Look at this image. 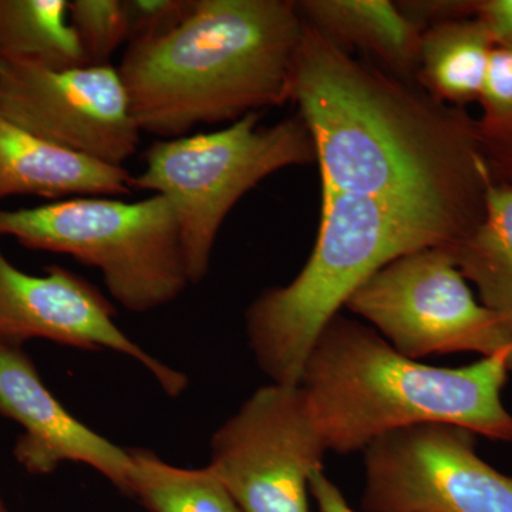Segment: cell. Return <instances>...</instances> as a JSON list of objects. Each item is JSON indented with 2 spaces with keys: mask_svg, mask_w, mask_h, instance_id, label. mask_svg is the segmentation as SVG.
Wrapping results in <instances>:
<instances>
[{
  "mask_svg": "<svg viewBox=\"0 0 512 512\" xmlns=\"http://www.w3.org/2000/svg\"><path fill=\"white\" fill-rule=\"evenodd\" d=\"M296 6L309 26L345 52L360 50L407 82L417 72L424 29L402 6L390 0H303Z\"/></svg>",
  "mask_w": 512,
  "mask_h": 512,
  "instance_id": "14",
  "label": "cell"
},
{
  "mask_svg": "<svg viewBox=\"0 0 512 512\" xmlns=\"http://www.w3.org/2000/svg\"><path fill=\"white\" fill-rule=\"evenodd\" d=\"M0 62L89 66L70 25L69 0H0Z\"/></svg>",
  "mask_w": 512,
  "mask_h": 512,
  "instance_id": "17",
  "label": "cell"
},
{
  "mask_svg": "<svg viewBox=\"0 0 512 512\" xmlns=\"http://www.w3.org/2000/svg\"><path fill=\"white\" fill-rule=\"evenodd\" d=\"M480 99L495 126L512 121V46L495 43L488 57Z\"/></svg>",
  "mask_w": 512,
  "mask_h": 512,
  "instance_id": "21",
  "label": "cell"
},
{
  "mask_svg": "<svg viewBox=\"0 0 512 512\" xmlns=\"http://www.w3.org/2000/svg\"><path fill=\"white\" fill-rule=\"evenodd\" d=\"M0 512H10L6 507L5 501H3L2 495H0Z\"/></svg>",
  "mask_w": 512,
  "mask_h": 512,
  "instance_id": "24",
  "label": "cell"
},
{
  "mask_svg": "<svg viewBox=\"0 0 512 512\" xmlns=\"http://www.w3.org/2000/svg\"><path fill=\"white\" fill-rule=\"evenodd\" d=\"M133 460L128 495L151 512H242L210 466L183 468L148 450H130Z\"/></svg>",
  "mask_w": 512,
  "mask_h": 512,
  "instance_id": "18",
  "label": "cell"
},
{
  "mask_svg": "<svg viewBox=\"0 0 512 512\" xmlns=\"http://www.w3.org/2000/svg\"><path fill=\"white\" fill-rule=\"evenodd\" d=\"M476 433L420 423L365 448L366 512H512V477L476 453Z\"/></svg>",
  "mask_w": 512,
  "mask_h": 512,
  "instance_id": "9",
  "label": "cell"
},
{
  "mask_svg": "<svg viewBox=\"0 0 512 512\" xmlns=\"http://www.w3.org/2000/svg\"><path fill=\"white\" fill-rule=\"evenodd\" d=\"M303 29L292 0H195L167 36L127 45L119 72L141 133L184 137L282 106Z\"/></svg>",
  "mask_w": 512,
  "mask_h": 512,
  "instance_id": "2",
  "label": "cell"
},
{
  "mask_svg": "<svg viewBox=\"0 0 512 512\" xmlns=\"http://www.w3.org/2000/svg\"><path fill=\"white\" fill-rule=\"evenodd\" d=\"M69 20L90 66L110 64V57L127 43L123 0H69Z\"/></svg>",
  "mask_w": 512,
  "mask_h": 512,
  "instance_id": "19",
  "label": "cell"
},
{
  "mask_svg": "<svg viewBox=\"0 0 512 512\" xmlns=\"http://www.w3.org/2000/svg\"><path fill=\"white\" fill-rule=\"evenodd\" d=\"M309 493L315 498L319 512H353L342 491L325 476L323 470L312 474L309 480Z\"/></svg>",
  "mask_w": 512,
  "mask_h": 512,
  "instance_id": "23",
  "label": "cell"
},
{
  "mask_svg": "<svg viewBox=\"0 0 512 512\" xmlns=\"http://www.w3.org/2000/svg\"><path fill=\"white\" fill-rule=\"evenodd\" d=\"M291 100L311 131L322 192L417 205L470 227L481 220L491 173L464 111L360 62L306 22Z\"/></svg>",
  "mask_w": 512,
  "mask_h": 512,
  "instance_id": "1",
  "label": "cell"
},
{
  "mask_svg": "<svg viewBox=\"0 0 512 512\" xmlns=\"http://www.w3.org/2000/svg\"><path fill=\"white\" fill-rule=\"evenodd\" d=\"M0 414L23 429L13 456L32 476H49L62 463H82L99 471L128 495L133 460L72 416L43 383L22 346L0 340Z\"/></svg>",
  "mask_w": 512,
  "mask_h": 512,
  "instance_id": "12",
  "label": "cell"
},
{
  "mask_svg": "<svg viewBox=\"0 0 512 512\" xmlns=\"http://www.w3.org/2000/svg\"><path fill=\"white\" fill-rule=\"evenodd\" d=\"M0 116L49 143L123 167L141 130L119 67L0 62Z\"/></svg>",
  "mask_w": 512,
  "mask_h": 512,
  "instance_id": "10",
  "label": "cell"
},
{
  "mask_svg": "<svg viewBox=\"0 0 512 512\" xmlns=\"http://www.w3.org/2000/svg\"><path fill=\"white\" fill-rule=\"evenodd\" d=\"M512 356L436 367L402 355L375 329L336 315L303 366L301 387L328 450L357 453L383 434L420 423H448L512 441L503 390Z\"/></svg>",
  "mask_w": 512,
  "mask_h": 512,
  "instance_id": "3",
  "label": "cell"
},
{
  "mask_svg": "<svg viewBox=\"0 0 512 512\" xmlns=\"http://www.w3.org/2000/svg\"><path fill=\"white\" fill-rule=\"evenodd\" d=\"M478 9L495 43L512 46V0H491Z\"/></svg>",
  "mask_w": 512,
  "mask_h": 512,
  "instance_id": "22",
  "label": "cell"
},
{
  "mask_svg": "<svg viewBox=\"0 0 512 512\" xmlns=\"http://www.w3.org/2000/svg\"><path fill=\"white\" fill-rule=\"evenodd\" d=\"M72 256L103 276L127 311L146 313L175 301L187 285L180 229L170 201L76 197L36 208L0 210V237Z\"/></svg>",
  "mask_w": 512,
  "mask_h": 512,
  "instance_id": "6",
  "label": "cell"
},
{
  "mask_svg": "<svg viewBox=\"0 0 512 512\" xmlns=\"http://www.w3.org/2000/svg\"><path fill=\"white\" fill-rule=\"evenodd\" d=\"M448 247L480 302L512 326V185L491 178L481 220Z\"/></svg>",
  "mask_w": 512,
  "mask_h": 512,
  "instance_id": "15",
  "label": "cell"
},
{
  "mask_svg": "<svg viewBox=\"0 0 512 512\" xmlns=\"http://www.w3.org/2000/svg\"><path fill=\"white\" fill-rule=\"evenodd\" d=\"M494 45L490 29L480 18L444 20L424 29L417 67L420 80L440 101L464 103L476 99Z\"/></svg>",
  "mask_w": 512,
  "mask_h": 512,
  "instance_id": "16",
  "label": "cell"
},
{
  "mask_svg": "<svg viewBox=\"0 0 512 512\" xmlns=\"http://www.w3.org/2000/svg\"><path fill=\"white\" fill-rule=\"evenodd\" d=\"M326 451L301 384L272 383L215 431L208 466L242 512H311L309 480Z\"/></svg>",
  "mask_w": 512,
  "mask_h": 512,
  "instance_id": "8",
  "label": "cell"
},
{
  "mask_svg": "<svg viewBox=\"0 0 512 512\" xmlns=\"http://www.w3.org/2000/svg\"><path fill=\"white\" fill-rule=\"evenodd\" d=\"M259 117L251 113L212 133L157 141L144 170L131 175V190L170 201L190 284L207 276L222 224L247 192L284 168L316 163L301 114L274 126H259Z\"/></svg>",
  "mask_w": 512,
  "mask_h": 512,
  "instance_id": "5",
  "label": "cell"
},
{
  "mask_svg": "<svg viewBox=\"0 0 512 512\" xmlns=\"http://www.w3.org/2000/svg\"><path fill=\"white\" fill-rule=\"evenodd\" d=\"M471 227L417 205L322 192L311 258L288 285L262 292L245 320L249 346L272 383H301L312 346L379 269L419 249L451 245Z\"/></svg>",
  "mask_w": 512,
  "mask_h": 512,
  "instance_id": "4",
  "label": "cell"
},
{
  "mask_svg": "<svg viewBox=\"0 0 512 512\" xmlns=\"http://www.w3.org/2000/svg\"><path fill=\"white\" fill-rule=\"evenodd\" d=\"M194 3L195 0H123L127 45L167 36L190 16Z\"/></svg>",
  "mask_w": 512,
  "mask_h": 512,
  "instance_id": "20",
  "label": "cell"
},
{
  "mask_svg": "<svg viewBox=\"0 0 512 512\" xmlns=\"http://www.w3.org/2000/svg\"><path fill=\"white\" fill-rule=\"evenodd\" d=\"M116 308L69 269L47 266L46 275L20 271L0 249V340L22 346L45 339L82 350L109 349L141 363L168 396L184 392L188 379L133 342L114 322Z\"/></svg>",
  "mask_w": 512,
  "mask_h": 512,
  "instance_id": "11",
  "label": "cell"
},
{
  "mask_svg": "<svg viewBox=\"0 0 512 512\" xmlns=\"http://www.w3.org/2000/svg\"><path fill=\"white\" fill-rule=\"evenodd\" d=\"M131 174L33 136L0 116V200L29 194L46 200L126 197Z\"/></svg>",
  "mask_w": 512,
  "mask_h": 512,
  "instance_id": "13",
  "label": "cell"
},
{
  "mask_svg": "<svg viewBox=\"0 0 512 512\" xmlns=\"http://www.w3.org/2000/svg\"><path fill=\"white\" fill-rule=\"evenodd\" d=\"M346 308L410 359L461 352L512 356V326L477 301L448 245L389 262Z\"/></svg>",
  "mask_w": 512,
  "mask_h": 512,
  "instance_id": "7",
  "label": "cell"
}]
</instances>
